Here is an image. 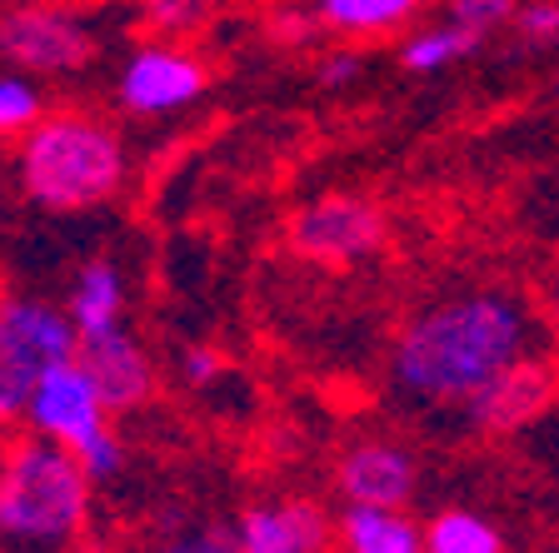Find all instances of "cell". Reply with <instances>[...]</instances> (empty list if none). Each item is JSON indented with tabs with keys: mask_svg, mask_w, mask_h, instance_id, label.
Listing matches in <instances>:
<instances>
[{
	"mask_svg": "<svg viewBox=\"0 0 559 553\" xmlns=\"http://www.w3.org/2000/svg\"><path fill=\"white\" fill-rule=\"evenodd\" d=\"M530 314L510 294H465L435 304L400 335L395 380L419 399L469 404L510 364L524 359Z\"/></svg>",
	"mask_w": 559,
	"mask_h": 553,
	"instance_id": "cell-1",
	"label": "cell"
},
{
	"mask_svg": "<svg viewBox=\"0 0 559 553\" xmlns=\"http://www.w3.org/2000/svg\"><path fill=\"white\" fill-rule=\"evenodd\" d=\"M91 508V473L66 444L31 438L0 473V553H70Z\"/></svg>",
	"mask_w": 559,
	"mask_h": 553,
	"instance_id": "cell-2",
	"label": "cell"
},
{
	"mask_svg": "<svg viewBox=\"0 0 559 553\" xmlns=\"http://www.w3.org/2000/svg\"><path fill=\"white\" fill-rule=\"evenodd\" d=\"M126 155L116 135L95 120H46L21 151V180L25 195L46 209H85L116 195Z\"/></svg>",
	"mask_w": 559,
	"mask_h": 553,
	"instance_id": "cell-3",
	"label": "cell"
},
{
	"mask_svg": "<svg viewBox=\"0 0 559 553\" xmlns=\"http://www.w3.org/2000/svg\"><path fill=\"white\" fill-rule=\"evenodd\" d=\"M25 414H31V424L40 429L50 444H66L70 454H81L91 438L105 434V399L95 394L81 359H66V364L46 369Z\"/></svg>",
	"mask_w": 559,
	"mask_h": 553,
	"instance_id": "cell-4",
	"label": "cell"
},
{
	"mask_svg": "<svg viewBox=\"0 0 559 553\" xmlns=\"http://www.w3.org/2000/svg\"><path fill=\"white\" fill-rule=\"evenodd\" d=\"M0 56L25 70H81L91 65L95 40L81 21L46 5H21L0 15Z\"/></svg>",
	"mask_w": 559,
	"mask_h": 553,
	"instance_id": "cell-5",
	"label": "cell"
},
{
	"mask_svg": "<svg viewBox=\"0 0 559 553\" xmlns=\"http://www.w3.org/2000/svg\"><path fill=\"white\" fill-rule=\"evenodd\" d=\"M384 240V215L365 200L330 195L290 219V244L310 260H360Z\"/></svg>",
	"mask_w": 559,
	"mask_h": 553,
	"instance_id": "cell-6",
	"label": "cell"
},
{
	"mask_svg": "<svg viewBox=\"0 0 559 553\" xmlns=\"http://www.w3.org/2000/svg\"><path fill=\"white\" fill-rule=\"evenodd\" d=\"M75 359H81V369L91 374V384L105 399V409H135V404L151 394V364H145L140 345L120 329V324L85 329Z\"/></svg>",
	"mask_w": 559,
	"mask_h": 553,
	"instance_id": "cell-7",
	"label": "cell"
},
{
	"mask_svg": "<svg viewBox=\"0 0 559 553\" xmlns=\"http://www.w3.org/2000/svg\"><path fill=\"white\" fill-rule=\"evenodd\" d=\"M549 404H555V374H549V364L520 359V364H510L500 380L485 384L469 399V419L479 429H489V434H504V429H520L530 419H539Z\"/></svg>",
	"mask_w": 559,
	"mask_h": 553,
	"instance_id": "cell-8",
	"label": "cell"
},
{
	"mask_svg": "<svg viewBox=\"0 0 559 553\" xmlns=\"http://www.w3.org/2000/svg\"><path fill=\"white\" fill-rule=\"evenodd\" d=\"M340 489L349 504L365 508H400L415 494V464L395 444H360L340 464Z\"/></svg>",
	"mask_w": 559,
	"mask_h": 553,
	"instance_id": "cell-9",
	"label": "cell"
},
{
	"mask_svg": "<svg viewBox=\"0 0 559 553\" xmlns=\"http://www.w3.org/2000/svg\"><path fill=\"white\" fill-rule=\"evenodd\" d=\"M200 91H205V70L175 50H140L120 81V95L135 110H170V105L195 100Z\"/></svg>",
	"mask_w": 559,
	"mask_h": 553,
	"instance_id": "cell-10",
	"label": "cell"
},
{
	"mask_svg": "<svg viewBox=\"0 0 559 553\" xmlns=\"http://www.w3.org/2000/svg\"><path fill=\"white\" fill-rule=\"evenodd\" d=\"M240 553H320L325 543V514L314 504L250 508L240 519Z\"/></svg>",
	"mask_w": 559,
	"mask_h": 553,
	"instance_id": "cell-11",
	"label": "cell"
},
{
	"mask_svg": "<svg viewBox=\"0 0 559 553\" xmlns=\"http://www.w3.org/2000/svg\"><path fill=\"white\" fill-rule=\"evenodd\" d=\"M340 539H345V553H425V533L395 508L349 504L340 514Z\"/></svg>",
	"mask_w": 559,
	"mask_h": 553,
	"instance_id": "cell-12",
	"label": "cell"
},
{
	"mask_svg": "<svg viewBox=\"0 0 559 553\" xmlns=\"http://www.w3.org/2000/svg\"><path fill=\"white\" fill-rule=\"evenodd\" d=\"M46 369H50L46 359L35 354V349L21 339V329L0 314V419L31 409V394H35V384H40Z\"/></svg>",
	"mask_w": 559,
	"mask_h": 553,
	"instance_id": "cell-13",
	"label": "cell"
},
{
	"mask_svg": "<svg viewBox=\"0 0 559 553\" xmlns=\"http://www.w3.org/2000/svg\"><path fill=\"white\" fill-rule=\"evenodd\" d=\"M425 553H504V539L475 508H444L425 529Z\"/></svg>",
	"mask_w": 559,
	"mask_h": 553,
	"instance_id": "cell-14",
	"label": "cell"
},
{
	"mask_svg": "<svg viewBox=\"0 0 559 553\" xmlns=\"http://www.w3.org/2000/svg\"><path fill=\"white\" fill-rule=\"evenodd\" d=\"M70 314H75V329H105V324H120V275L116 265H105V260H95V265H85L81 285L70 289Z\"/></svg>",
	"mask_w": 559,
	"mask_h": 553,
	"instance_id": "cell-15",
	"label": "cell"
},
{
	"mask_svg": "<svg viewBox=\"0 0 559 553\" xmlns=\"http://www.w3.org/2000/svg\"><path fill=\"white\" fill-rule=\"evenodd\" d=\"M419 0H320L330 25L340 31H384V25H400Z\"/></svg>",
	"mask_w": 559,
	"mask_h": 553,
	"instance_id": "cell-16",
	"label": "cell"
},
{
	"mask_svg": "<svg viewBox=\"0 0 559 553\" xmlns=\"http://www.w3.org/2000/svg\"><path fill=\"white\" fill-rule=\"evenodd\" d=\"M475 46H479V35L460 31V25H440V31H425V35L409 40L405 65L409 70H440V65H450L454 56H465V50H475Z\"/></svg>",
	"mask_w": 559,
	"mask_h": 553,
	"instance_id": "cell-17",
	"label": "cell"
},
{
	"mask_svg": "<svg viewBox=\"0 0 559 553\" xmlns=\"http://www.w3.org/2000/svg\"><path fill=\"white\" fill-rule=\"evenodd\" d=\"M510 15H514V0H454L450 5V25L479 35V40H485L495 25L510 21Z\"/></svg>",
	"mask_w": 559,
	"mask_h": 553,
	"instance_id": "cell-18",
	"label": "cell"
},
{
	"mask_svg": "<svg viewBox=\"0 0 559 553\" xmlns=\"http://www.w3.org/2000/svg\"><path fill=\"white\" fill-rule=\"evenodd\" d=\"M145 15L165 31H190L210 15V0H145Z\"/></svg>",
	"mask_w": 559,
	"mask_h": 553,
	"instance_id": "cell-19",
	"label": "cell"
},
{
	"mask_svg": "<svg viewBox=\"0 0 559 553\" xmlns=\"http://www.w3.org/2000/svg\"><path fill=\"white\" fill-rule=\"evenodd\" d=\"M35 120V91L21 81H0V130H21Z\"/></svg>",
	"mask_w": 559,
	"mask_h": 553,
	"instance_id": "cell-20",
	"label": "cell"
},
{
	"mask_svg": "<svg viewBox=\"0 0 559 553\" xmlns=\"http://www.w3.org/2000/svg\"><path fill=\"white\" fill-rule=\"evenodd\" d=\"M514 21H520L524 40H555L559 35V0H535V5H524Z\"/></svg>",
	"mask_w": 559,
	"mask_h": 553,
	"instance_id": "cell-21",
	"label": "cell"
},
{
	"mask_svg": "<svg viewBox=\"0 0 559 553\" xmlns=\"http://www.w3.org/2000/svg\"><path fill=\"white\" fill-rule=\"evenodd\" d=\"M75 459H81V469L91 473V479H105V473H116V469H120V459H126V454H120L116 434H100V438H91V444H85V449L75 454Z\"/></svg>",
	"mask_w": 559,
	"mask_h": 553,
	"instance_id": "cell-22",
	"label": "cell"
},
{
	"mask_svg": "<svg viewBox=\"0 0 559 553\" xmlns=\"http://www.w3.org/2000/svg\"><path fill=\"white\" fill-rule=\"evenodd\" d=\"M160 553H240V543L225 539V533H190V539L165 543Z\"/></svg>",
	"mask_w": 559,
	"mask_h": 553,
	"instance_id": "cell-23",
	"label": "cell"
},
{
	"mask_svg": "<svg viewBox=\"0 0 559 553\" xmlns=\"http://www.w3.org/2000/svg\"><path fill=\"white\" fill-rule=\"evenodd\" d=\"M215 369H221V359L210 354V349H190V354H186V380H190V384L215 380Z\"/></svg>",
	"mask_w": 559,
	"mask_h": 553,
	"instance_id": "cell-24",
	"label": "cell"
},
{
	"mask_svg": "<svg viewBox=\"0 0 559 553\" xmlns=\"http://www.w3.org/2000/svg\"><path fill=\"white\" fill-rule=\"evenodd\" d=\"M270 35H280V40H305V35H310V21H305V15H275V21H270Z\"/></svg>",
	"mask_w": 559,
	"mask_h": 553,
	"instance_id": "cell-25",
	"label": "cell"
},
{
	"mask_svg": "<svg viewBox=\"0 0 559 553\" xmlns=\"http://www.w3.org/2000/svg\"><path fill=\"white\" fill-rule=\"evenodd\" d=\"M355 70H360V60H355V56H330V60H325V70H320V75H325L330 85H340V81H349V75H355Z\"/></svg>",
	"mask_w": 559,
	"mask_h": 553,
	"instance_id": "cell-26",
	"label": "cell"
},
{
	"mask_svg": "<svg viewBox=\"0 0 559 553\" xmlns=\"http://www.w3.org/2000/svg\"><path fill=\"white\" fill-rule=\"evenodd\" d=\"M555 310H559V294H555Z\"/></svg>",
	"mask_w": 559,
	"mask_h": 553,
	"instance_id": "cell-27",
	"label": "cell"
}]
</instances>
